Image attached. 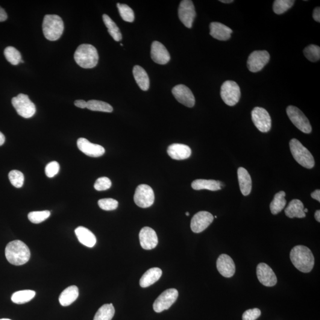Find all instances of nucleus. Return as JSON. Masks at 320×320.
I'll return each mask as SVG.
<instances>
[{
  "mask_svg": "<svg viewBox=\"0 0 320 320\" xmlns=\"http://www.w3.org/2000/svg\"><path fill=\"white\" fill-rule=\"evenodd\" d=\"M0 320H11L7 319H0Z\"/></svg>",
  "mask_w": 320,
  "mask_h": 320,
  "instance_id": "6e6d98bb",
  "label": "nucleus"
},
{
  "mask_svg": "<svg viewBox=\"0 0 320 320\" xmlns=\"http://www.w3.org/2000/svg\"><path fill=\"white\" fill-rule=\"evenodd\" d=\"M111 181L109 178L106 177L100 178L95 182L94 187L96 190L104 191L110 189Z\"/></svg>",
  "mask_w": 320,
  "mask_h": 320,
  "instance_id": "79ce46f5",
  "label": "nucleus"
},
{
  "mask_svg": "<svg viewBox=\"0 0 320 320\" xmlns=\"http://www.w3.org/2000/svg\"><path fill=\"white\" fill-rule=\"evenodd\" d=\"M270 60V55L266 51H255L249 55L248 67L249 71L257 72L261 71Z\"/></svg>",
  "mask_w": 320,
  "mask_h": 320,
  "instance_id": "ddd939ff",
  "label": "nucleus"
},
{
  "mask_svg": "<svg viewBox=\"0 0 320 320\" xmlns=\"http://www.w3.org/2000/svg\"><path fill=\"white\" fill-rule=\"evenodd\" d=\"M304 209V204L300 200L293 199L290 202L288 206L284 210V213L289 218H303L306 216Z\"/></svg>",
  "mask_w": 320,
  "mask_h": 320,
  "instance_id": "393cba45",
  "label": "nucleus"
},
{
  "mask_svg": "<svg viewBox=\"0 0 320 320\" xmlns=\"http://www.w3.org/2000/svg\"><path fill=\"white\" fill-rule=\"evenodd\" d=\"M315 218L317 221L320 222V211L317 210L315 213Z\"/></svg>",
  "mask_w": 320,
  "mask_h": 320,
  "instance_id": "3c124183",
  "label": "nucleus"
},
{
  "mask_svg": "<svg viewBox=\"0 0 320 320\" xmlns=\"http://www.w3.org/2000/svg\"><path fill=\"white\" fill-rule=\"evenodd\" d=\"M238 178L241 192L244 196H248L250 193L252 188V181L250 175L248 170L240 167L237 172Z\"/></svg>",
  "mask_w": 320,
  "mask_h": 320,
  "instance_id": "b1692460",
  "label": "nucleus"
},
{
  "mask_svg": "<svg viewBox=\"0 0 320 320\" xmlns=\"http://www.w3.org/2000/svg\"><path fill=\"white\" fill-rule=\"evenodd\" d=\"M178 296L177 289L171 288L166 290L154 302L153 309L155 312L160 313L168 310L177 300Z\"/></svg>",
  "mask_w": 320,
  "mask_h": 320,
  "instance_id": "9b49d317",
  "label": "nucleus"
},
{
  "mask_svg": "<svg viewBox=\"0 0 320 320\" xmlns=\"http://www.w3.org/2000/svg\"><path fill=\"white\" fill-rule=\"evenodd\" d=\"M36 295V292L32 290H20L14 292L11 296V301L17 304H25L32 300Z\"/></svg>",
  "mask_w": 320,
  "mask_h": 320,
  "instance_id": "2f4dec72",
  "label": "nucleus"
},
{
  "mask_svg": "<svg viewBox=\"0 0 320 320\" xmlns=\"http://www.w3.org/2000/svg\"><path fill=\"white\" fill-rule=\"evenodd\" d=\"M5 137L4 134L0 132V146H1L4 144L5 142Z\"/></svg>",
  "mask_w": 320,
  "mask_h": 320,
  "instance_id": "8fccbe9b",
  "label": "nucleus"
},
{
  "mask_svg": "<svg viewBox=\"0 0 320 320\" xmlns=\"http://www.w3.org/2000/svg\"><path fill=\"white\" fill-rule=\"evenodd\" d=\"M304 212L305 213H307V212H308V210L306 209V208H304Z\"/></svg>",
  "mask_w": 320,
  "mask_h": 320,
  "instance_id": "864d4df0",
  "label": "nucleus"
},
{
  "mask_svg": "<svg viewBox=\"0 0 320 320\" xmlns=\"http://www.w3.org/2000/svg\"><path fill=\"white\" fill-rule=\"evenodd\" d=\"M114 313L115 310L112 304H105L97 311L93 320H111Z\"/></svg>",
  "mask_w": 320,
  "mask_h": 320,
  "instance_id": "473e14b6",
  "label": "nucleus"
},
{
  "mask_svg": "<svg viewBox=\"0 0 320 320\" xmlns=\"http://www.w3.org/2000/svg\"><path fill=\"white\" fill-rule=\"evenodd\" d=\"M117 8L122 19L125 22L132 23L134 21L135 14L133 9L128 5L125 4H117Z\"/></svg>",
  "mask_w": 320,
  "mask_h": 320,
  "instance_id": "e433bc0d",
  "label": "nucleus"
},
{
  "mask_svg": "<svg viewBox=\"0 0 320 320\" xmlns=\"http://www.w3.org/2000/svg\"><path fill=\"white\" fill-rule=\"evenodd\" d=\"M74 60L82 68L93 69L98 64V51L95 46L90 44H82L75 52Z\"/></svg>",
  "mask_w": 320,
  "mask_h": 320,
  "instance_id": "7ed1b4c3",
  "label": "nucleus"
},
{
  "mask_svg": "<svg viewBox=\"0 0 320 320\" xmlns=\"http://www.w3.org/2000/svg\"><path fill=\"white\" fill-rule=\"evenodd\" d=\"M221 96L226 105L234 107L238 104L241 98V91L239 85L233 81H226L221 88Z\"/></svg>",
  "mask_w": 320,
  "mask_h": 320,
  "instance_id": "0eeeda50",
  "label": "nucleus"
},
{
  "mask_svg": "<svg viewBox=\"0 0 320 320\" xmlns=\"http://www.w3.org/2000/svg\"><path fill=\"white\" fill-rule=\"evenodd\" d=\"M60 164L57 161H52V162L47 164L45 167V174L47 177L49 178H54L57 175L60 171Z\"/></svg>",
  "mask_w": 320,
  "mask_h": 320,
  "instance_id": "37998d69",
  "label": "nucleus"
},
{
  "mask_svg": "<svg viewBox=\"0 0 320 320\" xmlns=\"http://www.w3.org/2000/svg\"><path fill=\"white\" fill-rule=\"evenodd\" d=\"M186 215L187 216H189L190 213H188V212H186Z\"/></svg>",
  "mask_w": 320,
  "mask_h": 320,
  "instance_id": "5fc2aeb1",
  "label": "nucleus"
},
{
  "mask_svg": "<svg viewBox=\"0 0 320 320\" xmlns=\"http://www.w3.org/2000/svg\"><path fill=\"white\" fill-rule=\"evenodd\" d=\"M169 156L176 160H186L190 157L192 151L189 146L181 143H173L167 148Z\"/></svg>",
  "mask_w": 320,
  "mask_h": 320,
  "instance_id": "412c9836",
  "label": "nucleus"
},
{
  "mask_svg": "<svg viewBox=\"0 0 320 320\" xmlns=\"http://www.w3.org/2000/svg\"><path fill=\"white\" fill-rule=\"evenodd\" d=\"M78 295L79 290L77 286H70L61 293L59 301L62 306H69L77 299Z\"/></svg>",
  "mask_w": 320,
  "mask_h": 320,
  "instance_id": "bb28decb",
  "label": "nucleus"
},
{
  "mask_svg": "<svg viewBox=\"0 0 320 320\" xmlns=\"http://www.w3.org/2000/svg\"><path fill=\"white\" fill-rule=\"evenodd\" d=\"M75 233L82 245L92 248L96 243V238L92 231L84 227H78L75 229Z\"/></svg>",
  "mask_w": 320,
  "mask_h": 320,
  "instance_id": "5701e85b",
  "label": "nucleus"
},
{
  "mask_svg": "<svg viewBox=\"0 0 320 320\" xmlns=\"http://www.w3.org/2000/svg\"><path fill=\"white\" fill-rule=\"evenodd\" d=\"M151 57L155 63L160 65L166 64L170 60V55L166 47L158 41L152 43Z\"/></svg>",
  "mask_w": 320,
  "mask_h": 320,
  "instance_id": "aec40b11",
  "label": "nucleus"
},
{
  "mask_svg": "<svg viewBox=\"0 0 320 320\" xmlns=\"http://www.w3.org/2000/svg\"><path fill=\"white\" fill-rule=\"evenodd\" d=\"M213 216L207 211L196 213L191 220V230L195 233H200L212 224Z\"/></svg>",
  "mask_w": 320,
  "mask_h": 320,
  "instance_id": "4468645a",
  "label": "nucleus"
},
{
  "mask_svg": "<svg viewBox=\"0 0 320 320\" xmlns=\"http://www.w3.org/2000/svg\"><path fill=\"white\" fill-rule=\"evenodd\" d=\"M4 55L6 60L14 66L21 63L22 55L18 50L13 46H8L4 50Z\"/></svg>",
  "mask_w": 320,
  "mask_h": 320,
  "instance_id": "f704fd0d",
  "label": "nucleus"
},
{
  "mask_svg": "<svg viewBox=\"0 0 320 320\" xmlns=\"http://www.w3.org/2000/svg\"><path fill=\"white\" fill-rule=\"evenodd\" d=\"M261 316V311L259 308L249 309L244 313L243 320H256Z\"/></svg>",
  "mask_w": 320,
  "mask_h": 320,
  "instance_id": "c03bdc74",
  "label": "nucleus"
},
{
  "mask_svg": "<svg viewBox=\"0 0 320 320\" xmlns=\"http://www.w3.org/2000/svg\"><path fill=\"white\" fill-rule=\"evenodd\" d=\"M98 205L103 210L113 211L118 207V202L111 198L102 199L98 201Z\"/></svg>",
  "mask_w": 320,
  "mask_h": 320,
  "instance_id": "a19ab883",
  "label": "nucleus"
},
{
  "mask_svg": "<svg viewBox=\"0 0 320 320\" xmlns=\"http://www.w3.org/2000/svg\"><path fill=\"white\" fill-rule=\"evenodd\" d=\"M216 268L222 277L231 278L236 273V265L232 258L227 254L219 255L216 261Z\"/></svg>",
  "mask_w": 320,
  "mask_h": 320,
  "instance_id": "f3484780",
  "label": "nucleus"
},
{
  "mask_svg": "<svg viewBox=\"0 0 320 320\" xmlns=\"http://www.w3.org/2000/svg\"><path fill=\"white\" fill-rule=\"evenodd\" d=\"M305 57L311 62L319 61L320 59V46L315 45L308 46L304 50Z\"/></svg>",
  "mask_w": 320,
  "mask_h": 320,
  "instance_id": "4c0bfd02",
  "label": "nucleus"
},
{
  "mask_svg": "<svg viewBox=\"0 0 320 320\" xmlns=\"http://www.w3.org/2000/svg\"><path fill=\"white\" fill-rule=\"evenodd\" d=\"M77 146L84 154L91 157H99L105 154V149L102 146L90 142L84 138L77 140Z\"/></svg>",
  "mask_w": 320,
  "mask_h": 320,
  "instance_id": "a211bd4d",
  "label": "nucleus"
},
{
  "mask_svg": "<svg viewBox=\"0 0 320 320\" xmlns=\"http://www.w3.org/2000/svg\"><path fill=\"white\" fill-rule=\"evenodd\" d=\"M220 2H223V3L229 4L233 2V0H220Z\"/></svg>",
  "mask_w": 320,
  "mask_h": 320,
  "instance_id": "603ef678",
  "label": "nucleus"
},
{
  "mask_svg": "<svg viewBox=\"0 0 320 320\" xmlns=\"http://www.w3.org/2000/svg\"><path fill=\"white\" fill-rule=\"evenodd\" d=\"M8 178L11 184L16 188L22 187L24 183V175L19 170H14L11 171L8 174Z\"/></svg>",
  "mask_w": 320,
  "mask_h": 320,
  "instance_id": "ea45409f",
  "label": "nucleus"
},
{
  "mask_svg": "<svg viewBox=\"0 0 320 320\" xmlns=\"http://www.w3.org/2000/svg\"><path fill=\"white\" fill-rule=\"evenodd\" d=\"M256 273L258 280L264 286L271 287L277 284V276L267 264H259L257 266Z\"/></svg>",
  "mask_w": 320,
  "mask_h": 320,
  "instance_id": "dca6fc26",
  "label": "nucleus"
},
{
  "mask_svg": "<svg viewBox=\"0 0 320 320\" xmlns=\"http://www.w3.org/2000/svg\"><path fill=\"white\" fill-rule=\"evenodd\" d=\"M290 259L296 269L303 273H309L314 268V257L307 247L296 246L290 252Z\"/></svg>",
  "mask_w": 320,
  "mask_h": 320,
  "instance_id": "f257e3e1",
  "label": "nucleus"
},
{
  "mask_svg": "<svg viewBox=\"0 0 320 320\" xmlns=\"http://www.w3.org/2000/svg\"><path fill=\"white\" fill-rule=\"evenodd\" d=\"M179 19L187 28H192L196 17V11L193 2L191 0H183L179 5L178 9Z\"/></svg>",
  "mask_w": 320,
  "mask_h": 320,
  "instance_id": "f8f14e48",
  "label": "nucleus"
},
{
  "mask_svg": "<svg viewBox=\"0 0 320 320\" xmlns=\"http://www.w3.org/2000/svg\"><path fill=\"white\" fill-rule=\"evenodd\" d=\"M87 108L92 111H102L111 113L113 110V107L107 102L92 100L87 102Z\"/></svg>",
  "mask_w": 320,
  "mask_h": 320,
  "instance_id": "72a5a7b5",
  "label": "nucleus"
},
{
  "mask_svg": "<svg viewBox=\"0 0 320 320\" xmlns=\"http://www.w3.org/2000/svg\"><path fill=\"white\" fill-rule=\"evenodd\" d=\"M103 20H104L105 25L107 28L108 34L112 37L113 39L119 42L122 39V35L120 32V29L116 23H114L109 16L107 14H104L103 15Z\"/></svg>",
  "mask_w": 320,
  "mask_h": 320,
  "instance_id": "7c9ffc66",
  "label": "nucleus"
},
{
  "mask_svg": "<svg viewBox=\"0 0 320 320\" xmlns=\"http://www.w3.org/2000/svg\"><path fill=\"white\" fill-rule=\"evenodd\" d=\"M313 18L316 22H320V8L317 7L313 11Z\"/></svg>",
  "mask_w": 320,
  "mask_h": 320,
  "instance_id": "a18cd8bd",
  "label": "nucleus"
},
{
  "mask_svg": "<svg viewBox=\"0 0 320 320\" xmlns=\"http://www.w3.org/2000/svg\"><path fill=\"white\" fill-rule=\"evenodd\" d=\"M42 29L46 39L50 41L57 40L64 31L63 19L55 14H48L44 17Z\"/></svg>",
  "mask_w": 320,
  "mask_h": 320,
  "instance_id": "20e7f679",
  "label": "nucleus"
},
{
  "mask_svg": "<svg viewBox=\"0 0 320 320\" xmlns=\"http://www.w3.org/2000/svg\"><path fill=\"white\" fill-rule=\"evenodd\" d=\"M5 254L8 262L16 266L24 265L31 257L30 249L20 240H14L8 243L5 248Z\"/></svg>",
  "mask_w": 320,
  "mask_h": 320,
  "instance_id": "f03ea898",
  "label": "nucleus"
},
{
  "mask_svg": "<svg viewBox=\"0 0 320 320\" xmlns=\"http://www.w3.org/2000/svg\"><path fill=\"white\" fill-rule=\"evenodd\" d=\"M290 151L296 162L308 169L313 168L315 161L313 155L298 140L293 139L289 142Z\"/></svg>",
  "mask_w": 320,
  "mask_h": 320,
  "instance_id": "39448f33",
  "label": "nucleus"
},
{
  "mask_svg": "<svg viewBox=\"0 0 320 320\" xmlns=\"http://www.w3.org/2000/svg\"><path fill=\"white\" fill-rule=\"evenodd\" d=\"M222 184L221 181L214 180H205L197 179L193 181L192 187L196 190L207 189L211 191H217L222 189Z\"/></svg>",
  "mask_w": 320,
  "mask_h": 320,
  "instance_id": "cd10ccee",
  "label": "nucleus"
},
{
  "mask_svg": "<svg viewBox=\"0 0 320 320\" xmlns=\"http://www.w3.org/2000/svg\"><path fill=\"white\" fill-rule=\"evenodd\" d=\"M211 36L219 40L230 39L233 31L228 26L219 22L211 23L210 26Z\"/></svg>",
  "mask_w": 320,
  "mask_h": 320,
  "instance_id": "4be33fe9",
  "label": "nucleus"
},
{
  "mask_svg": "<svg viewBox=\"0 0 320 320\" xmlns=\"http://www.w3.org/2000/svg\"><path fill=\"white\" fill-rule=\"evenodd\" d=\"M294 2L293 0H276L273 5V9L276 14H282L290 9Z\"/></svg>",
  "mask_w": 320,
  "mask_h": 320,
  "instance_id": "c9c22d12",
  "label": "nucleus"
},
{
  "mask_svg": "<svg viewBox=\"0 0 320 320\" xmlns=\"http://www.w3.org/2000/svg\"><path fill=\"white\" fill-rule=\"evenodd\" d=\"M134 199L135 203L140 208L150 207L154 202V191L147 184H140L137 187Z\"/></svg>",
  "mask_w": 320,
  "mask_h": 320,
  "instance_id": "1a4fd4ad",
  "label": "nucleus"
},
{
  "mask_svg": "<svg viewBox=\"0 0 320 320\" xmlns=\"http://www.w3.org/2000/svg\"><path fill=\"white\" fill-rule=\"evenodd\" d=\"M311 197L316 199L317 201L320 202V190L319 189L316 190L311 193Z\"/></svg>",
  "mask_w": 320,
  "mask_h": 320,
  "instance_id": "09e8293b",
  "label": "nucleus"
},
{
  "mask_svg": "<svg viewBox=\"0 0 320 320\" xmlns=\"http://www.w3.org/2000/svg\"><path fill=\"white\" fill-rule=\"evenodd\" d=\"M161 275H162V271L160 268L149 269L141 278L140 286L142 287H147L152 285L160 280Z\"/></svg>",
  "mask_w": 320,
  "mask_h": 320,
  "instance_id": "a878e982",
  "label": "nucleus"
},
{
  "mask_svg": "<svg viewBox=\"0 0 320 320\" xmlns=\"http://www.w3.org/2000/svg\"><path fill=\"white\" fill-rule=\"evenodd\" d=\"M286 193L284 191H280L274 196L273 200L270 205V210L274 215H277L284 209L286 204L285 199Z\"/></svg>",
  "mask_w": 320,
  "mask_h": 320,
  "instance_id": "c756f323",
  "label": "nucleus"
},
{
  "mask_svg": "<svg viewBox=\"0 0 320 320\" xmlns=\"http://www.w3.org/2000/svg\"><path fill=\"white\" fill-rule=\"evenodd\" d=\"M75 107L81 108H87V102L83 100H77L74 102Z\"/></svg>",
  "mask_w": 320,
  "mask_h": 320,
  "instance_id": "49530a36",
  "label": "nucleus"
},
{
  "mask_svg": "<svg viewBox=\"0 0 320 320\" xmlns=\"http://www.w3.org/2000/svg\"><path fill=\"white\" fill-rule=\"evenodd\" d=\"M7 14L2 7H0V22H4L7 19Z\"/></svg>",
  "mask_w": 320,
  "mask_h": 320,
  "instance_id": "de8ad7c7",
  "label": "nucleus"
},
{
  "mask_svg": "<svg viewBox=\"0 0 320 320\" xmlns=\"http://www.w3.org/2000/svg\"><path fill=\"white\" fill-rule=\"evenodd\" d=\"M251 119L256 128L262 133H268L272 127L271 116L265 108L255 107L251 111Z\"/></svg>",
  "mask_w": 320,
  "mask_h": 320,
  "instance_id": "9d476101",
  "label": "nucleus"
},
{
  "mask_svg": "<svg viewBox=\"0 0 320 320\" xmlns=\"http://www.w3.org/2000/svg\"><path fill=\"white\" fill-rule=\"evenodd\" d=\"M172 93L176 100L181 104L188 107H192L195 105V96L189 88L183 84H178L172 89Z\"/></svg>",
  "mask_w": 320,
  "mask_h": 320,
  "instance_id": "2eb2a0df",
  "label": "nucleus"
},
{
  "mask_svg": "<svg viewBox=\"0 0 320 320\" xmlns=\"http://www.w3.org/2000/svg\"><path fill=\"white\" fill-rule=\"evenodd\" d=\"M11 104L15 108L17 113L24 118H31L36 113V107L25 94H19L11 100Z\"/></svg>",
  "mask_w": 320,
  "mask_h": 320,
  "instance_id": "423d86ee",
  "label": "nucleus"
},
{
  "mask_svg": "<svg viewBox=\"0 0 320 320\" xmlns=\"http://www.w3.org/2000/svg\"><path fill=\"white\" fill-rule=\"evenodd\" d=\"M51 215L49 211H34L28 214L29 221L34 224H39L48 219Z\"/></svg>",
  "mask_w": 320,
  "mask_h": 320,
  "instance_id": "58836bf2",
  "label": "nucleus"
},
{
  "mask_svg": "<svg viewBox=\"0 0 320 320\" xmlns=\"http://www.w3.org/2000/svg\"><path fill=\"white\" fill-rule=\"evenodd\" d=\"M133 75L140 89L147 91L149 88V78L145 70L140 66H136L134 67Z\"/></svg>",
  "mask_w": 320,
  "mask_h": 320,
  "instance_id": "c85d7f7f",
  "label": "nucleus"
},
{
  "mask_svg": "<svg viewBox=\"0 0 320 320\" xmlns=\"http://www.w3.org/2000/svg\"><path fill=\"white\" fill-rule=\"evenodd\" d=\"M140 245L143 249H152L156 248L158 240L156 233L150 227H145L142 229L140 235Z\"/></svg>",
  "mask_w": 320,
  "mask_h": 320,
  "instance_id": "6ab92c4d",
  "label": "nucleus"
},
{
  "mask_svg": "<svg viewBox=\"0 0 320 320\" xmlns=\"http://www.w3.org/2000/svg\"><path fill=\"white\" fill-rule=\"evenodd\" d=\"M286 113L293 124L299 130L305 134L311 133L312 127H311L309 120L300 109L293 106H289L286 108Z\"/></svg>",
  "mask_w": 320,
  "mask_h": 320,
  "instance_id": "6e6552de",
  "label": "nucleus"
}]
</instances>
